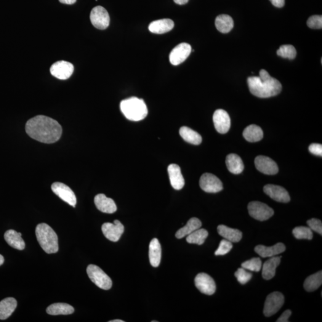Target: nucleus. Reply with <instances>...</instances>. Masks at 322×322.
<instances>
[{
  "instance_id": "obj_43",
  "label": "nucleus",
  "mask_w": 322,
  "mask_h": 322,
  "mask_svg": "<svg viewBox=\"0 0 322 322\" xmlns=\"http://www.w3.org/2000/svg\"><path fill=\"white\" fill-rule=\"evenodd\" d=\"M292 314L291 311L290 310H287L286 311H284L283 314L281 316L280 318H279L278 320H277V322H288V319L289 318V317L291 316Z\"/></svg>"
},
{
  "instance_id": "obj_26",
  "label": "nucleus",
  "mask_w": 322,
  "mask_h": 322,
  "mask_svg": "<svg viewBox=\"0 0 322 322\" xmlns=\"http://www.w3.org/2000/svg\"><path fill=\"white\" fill-rule=\"evenodd\" d=\"M217 231L220 236L231 243L239 242L242 238V233L240 230L228 227L225 225L218 226Z\"/></svg>"
},
{
  "instance_id": "obj_31",
  "label": "nucleus",
  "mask_w": 322,
  "mask_h": 322,
  "mask_svg": "<svg viewBox=\"0 0 322 322\" xmlns=\"http://www.w3.org/2000/svg\"><path fill=\"white\" fill-rule=\"evenodd\" d=\"M243 135L247 142H257L263 138V132L259 126L252 124L244 130Z\"/></svg>"
},
{
  "instance_id": "obj_42",
  "label": "nucleus",
  "mask_w": 322,
  "mask_h": 322,
  "mask_svg": "<svg viewBox=\"0 0 322 322\" xmlns=\"http://www.w3.org/2000/svg\"><path fill=\"white\" fill-rule=\"evenodd\" d=\"M310 152L317 156H322V145L319 143H313L308 148Z\"/></svg>"
},
{
  "instance_id": "obj_17",
  "label": "nucleus",
  "mask_w": 322,
  "mask_h": 322,
  "mask_svg": "<svg viewBox=\"0 0 322 322\" xmlns=\"http://www.w3.org/2000/svg\"><path fill=\"white\" fill-rule=\"evenodd\" d=\"M266 195L277 202L287 203L290 201V196L285 189L278 185H267L263 188Z\"/></svg>"
},
{
  "instance_id": "obj_15",
  "label": "nucleus",
  "mask_w": 322,
  "mask_h": 322,
  "mask_svg": "<svg viewBox=\"0 0 322 322\" xmlns=\"http://www.w3.org/2000/svg\"><path fill=\"white\" fill-rule=\"evenodd\" d=\"M256 169L266 175H275L279 171L278 165L269 157L258 156L255 159Z\"/></svg>"
},
{
  "instance_id": "obj_10",
  "label": "nucleus",
  "mask_w": 322,
  "mask_h": 322,
  "mask_svg": "<svg viewBox=\"0 0 322 322\" xmlns=\"http://www.w3.org/2000/svg\"><path fill=\"white\" fill-rule=\"evenodd\" d=\"M52 190L63 201L76 207V198L75 193L69 186L62 183L55 182L52 185Z\"/></svg>"
},
{
  "instance_id": "obj_18",
  "label": "nucleus",
  "mask_w": 322,
  "mask_h": 322,
  "mask_svg": "<svg viewBox=\"0 0 322 322\" xmlns=\"http://www.w3.org/2000/svg\"><path fill=\"white\" fill-rule=\"evenodd\" d=\"M170 183L175 190H179L184 187L185 182L181 172V169L177 164H172L168 167Z\"/></svg>"
},
{
  "instance_id": "obj_5",
  "label": "nucleus",
  "mask_w": 322,
  "mask_h": 322,
  "mask_svg": "<svg viewBox=\"0 0 322 322\" xmlns=\"http://www.w3.org/2000/svg\"><path fill=\"white\" fill-rule=\"evenodd\" d=\"M87 273L90 280L98 288L109 290L113 286L111 279L98 266L94 265H89L87 268Z\"/></svg>"
},
{
  "instance_id": "obj_32",
  "label": "nucleus",
  "mask_w": 322,
  "mask_h": 322,
  "mask_svg": "<svg viewBox=\"0 0 322 322\" xmlns=\"http://www.w3.org/2000/svg\"><path fill=\"white\" fill-rule=\"evenodd\" d=\"M180 135L186 142L190 144L199 145L202 142V137L199 133L194 131L192 129L188 127H182L180 128L179 131Z\"/></svg>"
},
{
  "instance_id": "obj_6",
  "label": "nucleus",
  "mask_w": 322,
  "mask_h": 322,
  "mask_svg": "<svg viewBox=\"0 0 322 322\" xmlns=\"http://www.w3.org/2000/svg\"><path fill=\"white\" fill-rule=\"evenodd\" d=\"M247 209L252 218L261 222L269 219L274 214L273 209L271 208L259 201L250 202L247 206Z\"/></svg>"
},
{
  "instance_id": "obj_38",
  "label": "nucleus",
  "mask_w": 322,
  "mask_h": 322,
  "mask_svg": "<svg viewBox=\"0 0 322 322\" xmlns=\"http://www.w3.org/2000/svg\"><path fill=\"white\" fill-rule=\"evenodd\" d=\"M235 276L238 282L242 284H245L251 280L252 275L247 272L244 268H239L235 273Z\"/></svg>"
},
{
  "instance_id": "obj_33",
  "label": "nucleus",
  "mask_w": 322,
  "mask_h": 322,
  "mask_svg": "<svg viewBox=\"0 0 322 322\" xmlns=\"http://www.w3.org/2000/svg\"><path fill=\"white\" fill-rule=\"evenodd\" d=\"M322 284V271L314 274L308 276L305 279L304 288L308 292H313L318 289Z\"/></svg>"
},
{
  "instance_id": "obj_1",
  "label": "nucleus",
  "mask_w": 322,
  "mask_h": 322,
  "mask_svg": "<svg viewBox=\"0 0 322 322\" xmlns=\"http://www.w3.org/2000/svg\"><path fill=\"white\" fill-rule=\"evenodd\" d=\"M25 130L29 137L39 142L51 144L57 142L62 134V128L50 117L38 115L29 119Z\"/></svg>"
},
{
  "instance_id": "obj_4",
  "label": "nucleus",
  "mask_w": 322,
  "mask_h": 322,
  "mask_svg": "<svg viewBox=\"0 0 322 322\" xmlns=\"http://www.w3.org/2000/svg\"><path fill=\"white\" fill-rule=\"evenodd\" d=\"M36 235L39 246L46 253H57L58 250V237L50 226L46 223L37 225Z\"/></svg>"
},
{
  "instance_id": "obj_29",
  "label": "nucleus",
  "mask_w": 322,
  "mask_h": 322,
  "mask_svg": "<svg viewBox=\"0 0 322 322\" xmlns=\"http://www.w3.org/2000/svg\"><path fill=\"white\" fill-rule=\"evenodd\" d=\"M74 308L66 303H55L47 308V313L53 316L68 315L74 312Z\"/></svg>"
},
{
  "instance_id": "obj_39",
  "label": "nucleus",
  "mask_w": 322,
  "mask_h": 322,
  "mask_svg": "<svg viewBox=\"0 0 322 322\" xmlns=\"http://www.w3.org/2000/svg\"><path fill=\"white\" fill-rule=\"evenodd\" d=\"M233 245L231 242L223 239L220 242L219 246L215 252V255H224L227 254L232 249Z\"/></svg>"
},
{
  "instance_id": "obj_12",
  "label": "nucleus",
  "mask_w": 322,
  "mask_h": 322,
  "mask_svg": "<svg viewBox=\"0 0 322 322\" xmlns=\"http://www.w3.org/2000/svg\"><path fill=\"white\" fill-rule=\"evenodd\" d=\"M102 230L103 235L108 240L115 242L121 238L124 231V227L119 220H116L114 223H104L102 226Z\"/></svg>"
},
{
  "instance_id": "obj_22",
  "label": "nucleus",
  "mask_w": 322,
  "mask_h": 322,
  "mask_svg": "<svg viewBox=\"0 0 322 322\" xmlns=\"http://www.w3.org/2000/svg\"><path fill=\"white\" fill-rule=\"evenodd\" d=\"M17 301L9 297L0 302V320H6L14 312L17 307Z\"/></svg>"
},
{
  "instance_id": "obj_44",
  "label": "nucleus",
  "mask_w": 322,
  "mask_h": 322,
  "mask_svg": "<svg viewBox=\"0 0 322 322\" xmlns=\"http://www.w3.org/2000/svg\"><path fill=\"white\" fill-rule=\"evenodd\" d=\"M271 4L276 7L281 8L284 6V0H270Z\"/></svg>"
},
{
  "instance_id": "obj_28",
  "label": "nucleus",
  "mask_w": 322,
  "mask_h": 322,
  "mask_svg": "<svg viewBox=\"0 0 322 322\" xmlns=\"http://www.w3.org/2000/svg\"><path fill=\"white\" fill-rule=\"evenodd\" d=\"M202 226V223L200 220L197 219V218H191L188 221L187 224L184 227L180 228L176 233H175V237L177 239H182L190 235L193 231H195L198 228H201Z\"/></svg>"
},
{
  "instance_id": "obj_21",
  "label": "nucleus",
  "mask_w": 322,
  "mask_h": 322,
  "mask_svg": "<svg viewBox=\"0 0 322 322\" xmlns=\"http://www.w3.org/2000/svg\"><path fill=\"white\" fill-rule=\"evenodd\" d=\"M174 26V23L170 19L157 20L150 23L149 30L151 33L156 34H162L169 33Z\"/></svg>"
},
{
  "instance_id": "obj_27",
  "label": "nucleus",
  "mask_w": 322,
  "mask_h": 322,
  "mask_svg": "<svg viewBox=\"0 0 322 322\" xmlns=\"http://www.w3.org/2000/svg\"><path fill=\"white\" fill-rule=\"evenodd\" d=\"M226 164L228 171L234 174H240L244 169V165L241 157L231 153L226 157Z\"/></svg>"
},
{
  "instance_id": "obj_11",
  "label": "nucleus",
  "mask_w": 322,
  "mask_h": 322,
  "mask_svg": "<svg viewBox=\"0 0 322 322\" xmlns=\"http://www.w3.org/2000/svg\"><path fill=\"white\" fill-rule=\"evenodd\" d=\"M191 52L190 44L183 42L172 49L170 55V62L172 65L177 66L184 62L189 57Z\"/></svg>"
},
{
  "instance_id": "obj_47",
  "label": "nucleus",
  "mask_w": 322,
  "mask_h": 322,
  "mask_svg": "<svg viewBox=\"0 0 322 322\" xmlns=\"http://www.w3.org/2000/svg\"><path fill=\"white\" fill-rule=\"evenodd\" d=\"M4 262V259L3 256H2V255L0 254V266H1L2 265H3V263Z\"/></svg>"
},
{
  "instance_id": "obj_34",
  "label": "nucleus",
  "mask_w": 322,
  "mask_h": 322,
  "mask_svg": "<svg viewBox=\"0 0 322 322\" xmlns=\"http://www.w3.org/2000/svg\"><path fill=\"white\" fill-rule=\"evenodd\" d=\"M208 236V232L204 228H199L187 236L186 241L189 244H197L201 246L204 243Z\"/></svg>"
},
{
  "instance_id": "obj_8",
  "label": "nucleus",
  "mask_w": 322,
  "mask_h": 322,
  "mask_svg": "<svg viewBox=\"0 0 322 322\" xmlns=\"http://www.w3.org/2000/svg\"><path fill=\"white\" fill-rule=\"evenodd\" d=\"M90 20L95 28L104 30L110 25V17L105 8L96 6L93 8L90 13Z\"/></svg>"
},
{
  "instance_id": "obj_24",
  "label": "nucleus",
  "mask_w": 322,
  "mask_h": 322,
  "mask_svg": "<svg viewBox=\"0 0 322 322\" xmlns=\"http://www.w3.org/2000/svg\"><path fill=\"white\" fill-rule=\"evenodd\" d=\"M281 257H273L264 263L263 266L262 276L265 280H270L275 277L276 270L280 265Z\"/></svg>"
},
{
  "instance_id": "obj_48",
  "label": "nucleus",
  "mask_w": 322,
  "mask_h": 322,
  "mask_svg": "<svg viewBox=\"0 0 322 322\" xmlns=\"http://www.w3.org/2000/svg\"><path fill=\"white\" fill-rule=\"evenodd\" d=\"M110 322H124V321L119 320V319H116V320L111 321Z\"/></svg>"
},
{
  "instance_id": "obj_37",
  "label": "nucleus",
  "mask_w": 322,
  "mask_h": 322,
  "mask_svg": "<svg viewBox=\"0 0 322 322\" xmlns=\"http://www.w3.org/2000/svg\"><path fill=\"white\" fill-rule=\"evenodd\" d=\"M242 267L251 271L259 272L262 267V260L260 258H253L246 261L242 264Z\"/></svg>"
},
{
  "instance_id": "obj_16",
  "label": "nucleus",
  "mask_w": 322,
  "mask_h": 322,
  "mask_svg": "<svg viewBox=\"0 0 322 322\" xmlns=\"http://www.w3.org/2000/svg\"><path fill=\"white\" fill-rule=\"evenodd\" d=\"M213 122L218 133L226 134L230 128V118L228 113L223 110H217L213 115Z\"/></svg>"
},
{
  "instance_id": "obj_23",
  "label": "nucleus",
  "mask_w": 322,
  "mask_h": 322,
  "mask_svg": "<svg viewBox=\"0 0 322 322\" xmlns=\"http://www.w3.org/2000/svg\"><path fill=\"white\" fill-rule=\"evenodd\" d=\"M4 239L7 243L13 248L18 250L25 249V243L22 238V233L14 230H9L4 234Z\"/></svg>"
},
{
  "instance_id": "obj_46",
  "label": "nucleus",
  "mask_w": 322,
  "mask_h": 322,
  "mask_svg": "<svg viewBox=\"0 0 322 322\" xmlns=\"http://www.w3.org/2000/svg\"><path fill=\"white\" fill-rule=\"evenodd\" d=\"M174 1L178 5H184L188 3L189 0H174Z\"/></svg>"
},
{
  "instance_id": "obj_25",
  "label": "nucleus",
  "mask_w": 322,
  "mask_h": 322,
  "mask_svg": "<svg viewBox=\"0 0 322 322\" xmlns=\"http://www.w3.org/2000/svg\"><path fill=\"white\" fill-rule=\"evenodd\" d=\"M161 246L158 239L154 238L151 241L150 244V263L154 267H158L160 265L161 260Z\"/></svg>"
},
{
  "instance_id": "obj_30",
  "label": "nucleus",
  "mask_w": 322,
  "mask_h": 322,
  "mask_svg": "<svg viewBox=\"0 0 322 322\" xmlns=\"http://www.w3.org/2000/svg\"><path fill=\"white\" fill-rule=\"evenodd\" d=\"M215 25L217 30L220 33L226 34L233 29L234 22L233 19L227 15H221L218 16L215 19Z\"/></svg>"
},
{
  "instance_id": "obj_20",
  "label": "nucleus",
  "mask_w": 322,
  "mask_h": 322,
  "mask_svg": "<svg viewBox=\"0 0 322 322\" xmlns=\"http://www.w3.org/2000/svg\"><path fill=\"white\" fill-rule=\"evenodd\" d=\"M285 250L286 246L283 243H278L272 246H265L260 245L255 247V251L263 258L276 256Z\"/></svg>"
},
{
  "instance_id": "obj_13",
  "label": "nucleus",
  "mask_w": 322,
  "mask_h": 322,
  "mask_svg": "<svg viewBox=\"0 0 322 322\" xmlns=\"http://www.w3.org/2000/svg\"><path fill=\"white\" fill-rule=\"evenodd\" d=\"M195 284L199 291L204 294L211 295L215 293L216 290V284L214 279L206 273L198 274L195 279Z\"/></svg>"
},
{
  "instance_id": "obj_41",
  "label": "nucleus",
  "mask_w": 322,
  "mask_h": 322,
  "mask_svg": "<svg viewBox=\"0 0 322 322\" xmlns=\"http://www.w3.org/2000/svg\"><path fill=\"white\" fill-rule=\"evenodd\" d=\"M307 225L311 230L315 231L316 232L322 235V223L320 220L312 219L308 220Z\"/></svg>"
},
{
  "instance_id": "obj_14",
  "label": "nucleus",
  "mask_w": 322,
  "mask_h": 322,
  "mask_svg": "<svg viewBox=\"0 0 322 322\" xmlns=\"http://www.w3.org/2000/svg\"><path fill=\"white\" fill-rule=\"evenodd\" d=\"M74 67L70 62L66 61H58L56 62L50 68V73L52 75L62 80H65L73 75Z\"/></svg>"
},
{
  "instance_id": "obj_35",
  "label": "nucleus",
  "mask_w": 322,
  "mask_h": 322,
  "mask_svg": "<svg viewBox=\"0 0 322 322\" xmlns=\"http://www.w3.org/2000/svg\"><path fill=\"white\" fill-rule=\"evenodd\" d=\"M277 55L279 57L292 60L296 57L297 51L295 48L292 45H282L277 50Z\"/></svg>"
},
{
  "instance_id": "obj_36",
  "label": "nucleus",
  "mask_w": 322,
  "mask_h": 322,
  "mask_svg": "<svg viewBox=\"0 0 322 322\" xmlns=\"http://www.w3.org/2000/svg\"><path fill=\"white\" fill-rule=\"evenodd\" d=\"M292 233L295 238L297 239L311 240L313 236L312 230L309 227H304V226L294 228Z\"/></svg>"
},
{
  "instance_id": "obj_40",
  "label": "nucleus",
  "mask_w": 322,
  "mask_h": 322,
  "mask_svg": "<svg viewBox=\"0 0 322 322\" xmlns=\"http://www.w3.org/2000/svg\"><path fill=\"white\" fill-rule=\"evenodd\" d=\"M308 27L314 29H322V16L314 15L308 18L307 20Z\"/></svg>"
},
{
  "instance_id": "obj_2",
  "label": "nucleus",
  "mask_w": 322,
  "mask_h": 322,
  "mask_svg": "<svg viewBox=\"0 0 322 322\" xmlns=\"http://www.w3.org/2000/svg\"><path fill=\"white\" fill-rule=\"evenodd\" d=\"M250 92L260 98L275 96L282 91V86L278 79L273 78L265 69L260 71L259 76H250L247 78Z\"/></svg>"
},
{
  "instance_id": "obj_19",
  "label": "nucleus",
  "mask_w": 322,
  "mask_h": 322,
  "mask_svg": "<svg viewBox=\"0 0 322 322\" xmlns=\"http://www.w3.org/2000/svg\"><path fill=\"white\" fill-rule=\"evenodd\" d=\"M95 204L101 212L113 214L117 210L115 202L113 199L107 198L104 194H98L95 198Z\"/></svg>"
},
{
  "instance_id": "obj_9",
  "label": "nucleus",
  "mask_w": 322,
  "mask_h": 322,
  "mask_svg": "<svg viewBox=\"0 0 322 322\" xmlns=\"http://www.w3.org/2000/svg\"><path fill=\"white\" fill-rule=\"evenodd\" d=\"M202 190L207 193H217L223 189V183L217 176L210 173H205L199 180Z\"/></svg>"
},
{
  "instance_id": "obj_7",
  "label": "nucleus",
  "mask_w": 322,
  "mask_h": 322,
  "mask_svg": "<svg viewBox=\"0 0 322 322\" xmlns=\"http://www.w3.org/2000/svg\"><path fill=\"white\" fill-rule=\"evenodd\" d=\"M284 302V295L279 292H274L266 298L264 312L266 317L275 315L281 309Z\"/></svg>"
},
{
  "instance_id": "obj_45",
  "label": "nucleus",
  "mask_w": 322,
  "mask_h": 322,
  "mask_svg": "<svg viewBox=\"0 0 322 322\" xmlns=\"http://www.w3.org/2000/svg\"><path fill=\"white\" fill-rule=\"evenodd\" d=\"M61 3L65 4H73L76 3V0H58Z\"/></svg>"
},
{
  "instance_id": "obj_3",
  "label": "nucleus",
  "mask_w": 322,
  "mask_h": 322,
  "mask_svg": "<svg viewBox=\"0 0 322 322\" xmlns=\"http://www.w3.org/2000/svg\"><path fill=\"white\" fill-rule=\"evenodd\" d=\"M122 114L129 120L139 121L148 115V110L144 100L132 97L122 100L120 103Z\"/></svg>"
}]
</instances>
